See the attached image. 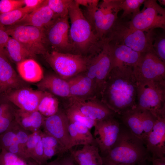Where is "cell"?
I'll return each instance as SVG.
<instances>
[{"instance_id": "obj_1", "label": "cell", "mask_w": 165, "mask_h": 165, "mask_svg": "<svg viewBox=\"0 0 165 165\" xmlns=\"http://www.w3.org/2000/svg\"><path fill=\"white\" fill-rule=\"evenodd\" d=\"M137 85L132 67L123 65L115 67L107 77L100 100L119 116L136 107Z\"/></svg>"}, {"instance_id": "obj_2", "label": "cell", "mask_w": 165, "mask_h": 165, "mask_svg": "<svg viewBox=\"0 0 165 165\" xmlns=\"http://www.w3.org/2000/svg\"><path fill=\"white\" fill-rule=\"evenodd\" d=\"M144 141L128 129L121 130L115 143L102 157L103 164L108 165H135L150 157Z\"/></svg>"}, {"instance_id": "obj_3", "label": "cell", "mask_w": 165, "mask_h": 165, "mask_svg": "<svg viewBox=\"0 0 165 165\" xmlns=\"http://www.w3.org/2000/svg\"><path fill=\"white\" fill-rule=\"evenodd\" d=\"M79 6L75 0H72L70 6L69 37L73 45L80 52V54L86 53L90 49L97 52L102 41L97 37L94 28L83 13Z\"/></svg>"}, {"instance_id": "obj_4", "label": "cell", "mask_w": 165, "mask_h": 165, "mask_svg": "<svg viewBox=\"0 0 165 165\" xmlns=\"http://www.w3.org/2000/svg\"><path fill=\"white\" fill-rule=\"evenodd\" d=\"M153 30L148 32L130 27L127 22L118 19L105 40L108 42L125 45L142 53L152 48Z\"/></svg>"}, {"instance_id": "obj_5", "label": "cell", "mask_w": 165, "mask_h": 165, "mask_svg": "<svg viewBox=\"0 0 165 165\" xmlns=\"http://www.w3.org/2000/svg\"><path fill=\"white\" fill-rule=\"evenodd\" d=\"M136 107L157 119L165 116V81H138Z\"/></svg>"}, {"instance_id": "obj_6", "label": "cell", "mask_w": 165, "mask_h": 165, "mask_svg": "<svg viewBox=\"0 0 165 165\" xmlns=\"http://www.w3.org/2000/svg\"><path fill=\"white\" fill-rule=\"evenodd\" d=\"M44 56L56 74L65 80L85 72L92 57L55 50L47 52Z\"/></svg>"}, {"instance_id": "obj_7", "label": "cell", "mask_w": 165, "mask_h": 165, "mask_svg": "<svg viewBox=\"0 0 165 165\" xmlns=\"http://www.w3.org/2000/svg\"><path fill=\"white\" fill-rule=\"evenodd\" d=\"M143 9L127 22L132 28L148 32L157 28L165 29V9L155 0H145Z\"/></svg>"}, {"instance_id": "obj_8", "label": "cell", "mask_w": 165, "mask_h": 165, "mask_svg": "<svg viewBox=\"0 0 165 165\" xmlns=\"http://www.w3.org/2000/svg\"><path fill=\"white\" fill-rule=\"evenodd\" d=\"M111 60L108 42L104 41L98 52L91 57L85 74L94 81L96 97H100L105 82L112 70Z\"/></svg>"}, {"instance_id": "obj_9", "label": "cell", "mask_w": 165, "mask_h": 165, "mask_svg": "<svg viewBox=\"0 0 165 165\" xmlns=\"http://www.w3.org/2000/svg\"><path fill=\"white\" fill-rule=\"evenodd\" d=\"M121 10L119 0H104L98 3L92 25L100 40H105L117 20L118 14Z\"/></svg>"}, {"instance_id": "obj_10", "label": "cell", "mask_w": 165, "mask_h": 165, "mask_svg": "<svg viewBox=\"0 0 165 165\" xmlns=\"http://www.w3.org/2000/svg\"><path fill=\"white\" fill-rule=\"evenodd\" d=\"M6 31L35 56L44 55L47 52L45 45L44 29L32 26L22 25L14 26Z\"/></svg>"}, {"instance_id": "obj_11", "label": "cell", "mask_w": 165, "mask_h": 165, "mask_svg": "<svg viewBox=\"0 0 165 165\" xmlns=\"http://www.w3.org/2000/svg\"><path fill=\"white\" fill-rule=\"evenodd\" d=\"M133 68L138 81H165V63L156 55L152 48L141 53L138 63Z\"/></svg>"}, {"instance_id": "obj_12", "label": "cell", "mask_w": 165, "mask_h": 165, "mask_svg": "<svg viewBox=\"0 0 165 165\" xmlns=\"http://www.w3.org/2000/svg\"><path fill=\"white\" fill-rule=\"evenodd\" d=\"M119 116L128 129L144 141L157 119L148 111L137 107L126 111Z\"/></svg>"}, {"instance_id": "obj_13", "label": "cell", "mask_w": 165, "mask_h": 165, "mask_svg": "<svg viewBox=\"0 0 165 165\" xmlns=\"http://www.w3.org/2000/svg\"><path fill=\"white\" fill-rule=\"evenodd\" d=\"M120 125L114 116L96 121L93 137L101 153L106 155L113 146L120 132Z\"/></svg>"}, {"instance_id": "obj_14", "label": "cell", "mask_w": 165, "mask_h": 165, "mask_svg": "<svg viewBox=\"0 0 165 165\" xmlns=\"http://www.w3.org/2000/svg\"><path fill=\"white\" fill-rule=\"evenodd\" d=\"M43 124L47 134L56 139L65 152L69 150V121L64 111L59 110L55 114L45 118Z\"/></svg>"}, {"instance_id": "obj_15", "label": "cell", "mask_w": 165, "mask_h": 165, "mask_svg": "<svg viewBox=\"0 0 165 165\" xmlns=\"http://www.w3.org/2000/svg\"><path fill=\"white\" fill-rule=\"evenodd\" d=\"M43 93L28 86L10 90L1 95L20 109L32 112L37 110Z\"/></svg>"}, {"instance_id": "obj_16", "label": "cell", "mask_w": 165, "mask_h": 165, "mask_svg": "<svg viewBox=\"0 0 165 165\" xmlns=\"http://www.w3.org/2000/svg\"><path fill=\"white\" fill-rule=\"evenodd\" d=\"M68 16L58 17L48 28L46 38L55 51H67L72 46L69 40Z\"/></svg>"}, {"instance_id": "obj_17", "label": "cell", "mask_w": 165, "mask_h": 165, "mask_svg": "<svg viewBox=\"0 0 165 165\" xmlns=\"http://www.w3.org/2000/svg\"><path fill=\"white\" fill-rule=\"evenodd\" d=\"M5 50L0 49L1 94L10 90L29 86L12 66Z\"/></svg>"}, {"instance_id": "obj_18", "label": "cell", "mask_w": 165, "mask_h": 165, "mask_svg": "<svg viewBox=\"0 0 165 165\" xmlns=\"http://www.w3.org/2000/svg\"><path fill=\"white\" fill-rule=\"evenodd\" d=\"M69 105L77 107L85 116L96 121L103 120L115 114L106 105L97 98L87 100L69 98Z\"/></svg>"}, {"instance_id": "obj_19", "label": "cell", "mask_w": 165, "mask_h": 165, "mask_svg": "<svg viewBox=\"0 0 165 165\" xmlns=\"http://www.w3.org/2000/svg\"><path fill=\"white\" fill-rule=\"evenodd\" d=\"M152 157L161 158L165 155V116L157 118L144 141Z\"/></svg>"}, {"instance_id": "obj_20", "label": "cell", "mask_w": 165, "mask_h": 165, "mask_svg": "<svg viewBox=\"0 0 165 165\" xmlns=\"http://www.w3.org/2000/svg\"><path fill=\"white\" fill-rule=\"evenodd\" d=\"M66 80L69 87L70 98L85 100L97 98L94 81L89 78L85 72Z\"/></svg>"}, {"instance_id": "obj_21", "label": "cell", "mask_w": 165, "mask_h": 165, "mask_svg": "<svg viewBox=\"0 0 165 165\" xmlns=\"http://www.w3.org/2000/svg\"><path fill=\"white\" fill-rule=\"evenodd\" d=\"M57 18L45 0L42 5L25 15L14 25H30L44 29L48 28Z\"/></svg>"}, {"instance_id": "obj_22", "label": "cell", "mask_w": 165, "mask_h": 165, "mask_svg": "<svg viewBox=\"0 0 165 165\" xmlns=\"http://www.w3.org/2000/svg\"><path fill=\"white\" fill-rule=\"evenodd\" d=\"M108 43L112 69L123 65L133 67L138 64L141 53L135 51L125 45Z\"/></svg>"}, {"instance_id": "obj_23", "label": "cell", "mask_w": 165, "mask_h": 165, "mask_svg": "<svg viewBox=\"0 0 165 165\" xmlns=\"http://www.w3.org/2000/svg\"><path fill=\"white\" fill-rule=\"evenodd\" d=\"M36 86L38 90L49 92L54 96L69 98L71 97L67 81L57 74H49L44 76Z\"/></svg>"}, {"instance_id": "obj_24", "label": "cell", "mask_w": 165, "mask_h": 165, "mask_svg": "<svg viewBox=\"0 0 165 165\" xmlns=\"http://www.w3.org/2000/svg\"><path fill=\"white\" fill-rule=\"evenodd\" d=\"M96 143L83 145L79 149L71 150V155L79 165H102V158Z\"/></svg>"}, {"instance_id": "obj_25", "label": "cell", "mask_w": 165, "mask_h": 165, "mask_svg": "<svg viewBox=\"0 0 165 165\" xmlns=\"http://www.w3.org/2000/svg\"><path fill=\"white\" fill-rule=\"evenodd\" d=\"M16 64L18 74L27 83H37L44 77L42 68L34 59L25 60Z\"/></svg>"}, {"instance_id": "obj_26", "label": "cell", "mask_w": 165, "mask_h": 165, "mask_svg": "<svg viewBox=\"0 0 165 165\" xmlns=\"http://www.w3.org/2000/svg\"><path fill=\"white\" fill-rule=\"evenodd\" d=\"M6 52L10 60L17 64L25 60L35 57L16 39L10 37L6 44Z\"/></svg>"}, {"instance_id": "obj_27", "label": "cell", "mask_w": 165, "mask_h": 165, "mask_svg": "<svg viewBox=\"0 0 165 165\" xmlns=\"http://www.w3.org/2000/svg\"><path fill=\"white\" fill-rule=\"evenodd\" d=\"M43 91L37 110L44 116L48 117L55 114L58 111L59 102L55 96L49 92Z\"/></svg>"}, {"instance_id": "obj_28", "label": "cell", "mask_w": 165, "mask_h": 165, "mask_svg": "<svg viewBox=\"0 0 165 165\" xmlns=\"http://www.w3.org/2000/svg\"><path fill=\"white\" fill-rule=\"evenodd\" d=\"M69 122L82 124L89 129L94 126L96 121L83 115L75 106L69 105L64 111Z\"/></svg>"}, {"instance_id": "obj_29", "label": "cell", "mask_w": 165, "mask_h": 165, "mask_svg": "<svg viewBox=\"0 0 165 165\" xmlns=\"http://www.w3.org/2000/svg\"><path fill=\"white\" fill-rule=\"evenodd\" d=\"M29 13L24 6L9 12L0 13V24L4 25H14Z\"/></svg>"}, {"instance_id": "obj_30", "label": "cell", "mask_w": 165, "mask_h": 165, "mask_svg": "<svg viewBox=\"0 0 165 165\" xmlns=\"http://www.w3.org/2000/svg\"><path fill=\"white\" fill-rule=\"evenodd\" d=\"M71 0H47L46 2L56 16L58 17L68 16Z\"/></svg>"}, {"instance_id": "obj_31", "label": "cell", "mask_w": 165, "mask_h": 165, "mask_svg": "<svg viewBox=\"0 0 165 165\" xmlns=\"http://www.w3.org/2000/svg\"><path fill=\"white\" fill-rule=\"evenodd\" d=\"M145 0H119L120 6L123 10L121 18H123L128 15L132 16L140 11V8Z\"/></svg>"}, {"instance_id": "obj_32", "label": "cell", "mask_w": 165, "mask_h": 165, "mask_svg": "<svg viewBox=\"0 0 165 165\" xmlns=\"http://www.w3.org/2000/svg\"><path fill=\"white\" fill-rule=\"evenodd\" d=\"M153 50L158 57L165 63V36L164 34L154 36L152 44Z\"/></svg>"}, {"instance_id": "obj_33", "label": "cell", "mask_w": 165, "mask_h": 165, "mask_svg": "<svg viewBox=\"0 0 165 165\" xmlns=\"http://www.w3.org/2000/svg\"><path fill=\"white\" fill-rule=\"evenodd\" d=\"M16 112L13 107L0 116V135L9 129L13 119L15 118Z\"/></svg>"}, {"instance_id": "obj_34", "label": "cell", "mask_w": 165, "mask_h": 165, "mask_svg": "<svg viewBox=\"0 0 165 165\" xmlns=\"http://www.w3.org/2000/svg\"><path fill=\"white\" fill-rule=\"evenodd\" d=\"M24 6L23 0H1L0 13L9 12Z\"/></svg>"}, {"instance_id": "obj_35", "label": "cell", "mask_w": 165, "mask_h": 165, "mask_svg": "<svg viewBox=\"0 0 165 165\" xmlns=\"http://www.w3.org/2000/svg\"><path fill=\"white\" fill-rule=\"evenodd\" d=\"M73 123L78 133L84 142L85 145L96 143L93 136L90 131V129L85 126L79 123L75 122Z\"/></svg>"}, {"instance_id": "obj_36", "label": "cell", "mask_w": 165, "mask_h": 165, "mask_svg": "<svg viewBox=\"0 0 165 165\" xmlns=\"http://www.w3.org/2000/svg\"><path fill=\"white\" fill-rule=\"evenodd\" d=\"M68 131L70 138L69 150L75 146L85 145L84 142L78 133L73 123L69 122Z\"/></svg>"}, {"instance_id": "obj_37", "label": "cell", "mask_w": 165, "mask_h": 165, "mask_svg": "<svg viewBox=\"0 0 165 165\" xmlns=\"http://www.w3.org/2000/svg\"><path fill=\"white\" fill-rule=\"evenodd\" d=\"M47 134L42 137L43 148H53L57 149L61 153L66 152L56 139L50 135Z\"/></svg>"}, {"instance_id": "obj_38", "label": "cell", "mask_w": 165, "mask_h": 165, "mask_svg": "<svg viewBox=\"0 0 165 165\" xmlns=\"http://www.w3.org/2000/svg\"><path fill=\"white\" fill-rule=\"evenodd\" d=\"M97 0H77L78 5L86 7L87 9L89 21L92 24L93 16L99 3Z\"/></svg>"}, {"instance_id": "obj_39", "label": "cell", "mask_w": 165, "mask_h": 165, "mask_svg": "<svg viewBox=\"0 0 165 165\" xmlns=\"http://www.w3.org/2000/svg\"><path fill=\"white\" fill-rule=\"evenodd\" d=\"M16 141V134L11 131L6 130L0 135V145L2 149L6 150Z\"/></svg>"}, {"instance_id": "obj_40", "label": "cell", "mask_w": 165, "mask_h": 165, "mask_svg": "<svg viewBox=\"0 0 165 165\" xmlns=\"http://www.w3.org/2000/svg\"><path fill=\"white\" fill-rule=\"evenodd\" d=\"M45 0H23L24 6L30 13L34 11L42 5Z\"/></svg>"}, {"instance_id": "obj_41", "label": "cell", "mask_w": 165, "mask_h": 165, "mask_svg": "<svg viewBox=\"0 0 165 165\" xmlns=\"http://www.w3.org/2000/svg\"><path fill=\"white\" fill-rule=\"evenodd\" d=\"M42 137L39 135L35 134L28 137L26 143V145L29 149L35 148L39 141L41 140Z\"/></svg>"}, {"instance_id": "obj_42", "label": "cell", "mask_w": 165, "mask_h": 165, "mask_svg": "<svg viewBox=\"0 0 165 165\" xmlns=\"http://www.w3.org/2000/svg\"><path fill=\"white\" fill-rule=\"evenodd\" d=\"M9 38V35L6 31L0 29V49L4 50Z\"/></svg>"}, {"instance_id": "obj_43", "label": "cell", "mask_w": 165, "mask_h": 165, "mask_svg": "<svg viewBox=\"0 0 165 165\" xmlns=\"http://www.w3.org/2000/svg\"><path fill=\"white\" fill-rule=\"evenodd\" d=\"M28 137L24 132L20 131L16 134V141L19 144L26 143Z\"/></svg>"}, {"instance_id": "obj_44", "label": "cell", "mask_w": 165, "mask_h": 165, "mask_svg": "<svg viewBox=\"0 0 165 165\" xmlns=\"http://www.w3.org/2000/svg\"><path fill=\"white\" fill-rule=\"evenodd\" d=\"M74 160L70 155L60 160L61 165H74Z\"/></svg>"}, {"instance_id": "obj_45", "label": "cell", "mask_w": 165, "mask_h": 165, "mask_svg": "<svg viewBox=\"0 0 165 165\" xmlns=\"http://www.w3.org/2000/svg\"><path fill=\"white\" fill-rule=\"evenodd\" d=\"M149 160L151 161L152 165H165V157L156 158L150 157Z\"/></svg>"}, {"instance_id": "obj_46", "label": "cell", "mask_w": 165, "mask_h": 165, "mask_svg": "<svg viewBox=\"0 0 165 165\" xmlns=\"http://www.w3.org/2000/svg\"><path fill=\"white\" fill-rule=\"evenodd\" d=\"M19 144L16 141L8 148L6 150L9 152L16 154L19 150Z\"/></svg>"}, {"instance_id": "obj_47", "label": "cell", "mask_w": 165, "mask_h": 165, "mask_svg": "<svg viewBox=\"0 0 165 165\" xmlns=\"http://www.w3.org/2000/svg\"><path fill=\"white\" fill-rule=\"evenodd\" d=\"M47 165H61L60 160H55L47 163Z\"/></svg>"}, {"instance_id": "obj_48", "label": "cell", "mask_w": 165, "mask_h": 165, "mask_svg": "<svg viewBox=\"0 0 165 165\" xmlns=\"http://www.w3.org/2000/svg\"><path fill=\"white\" fill-rule=\"evenodd\" d=\"M146 161H143L136 164L135 165H147L146 162Z\"/></svg>"}, {"instance_id": "obj_49", "label": "cell", "mask_w": 165, "mask_h": 165, "mask_svg": "<svg viewBox=\"0 0 165 165\" xmlns=\"http://www.w3.org/2000/svg\"><path fill=\"white\" fill-rule=\"evenodd\" d=\"M158 1L161 5L165 6V0H158Z\"/></svg>"}, {"instance_id": "obj_50", "label": "cell", "mask_w": 165, "mask_h": 165, "mask_svg": "<svg viewBox=\"0 0 165 165\" xmlns=\"http://www.w3.org/2000/svg\"><path fill=\"white\" fill-rule=\"evenodd\" d=\"M1 94V86H0V95Z\"/></svg>"}, {"instance_id": "obj_51", "label": "cell", "mask_w": 165, "mask_h": 165, "mask_svg": "<svg viewBox=\"0 0 165 165\" xmlns=\"http://www.w3.org/2000/svg\"></svg>"}]
</instances>
